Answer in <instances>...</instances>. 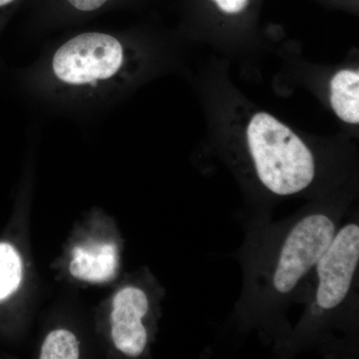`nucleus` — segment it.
<instances>
[{"mask_svg":"<svg viewBox=\"0 0 359 359\" xmlns=\"http://www.w3.org/2000/svg\"><path fill=\"white\" fill-rule=\"evenodd\" d=\"M339 230L332 212L302 215L269 249L257 271L256 289L266 304H278L290 297L314 269Z\"/></svg>","mask_w":359,"mask_h":359,"instance_id":"nucleus-1","label":"nucleus"},{"mask_svg":"<svg viewBox=\"0 0 359 359\" xmlns=\"http://www.w3.org/2000/svg\"><path fill=\"white\" fill-rule=\"evenodd\" d=\"M248 146L262 185L278 197L304 192L316 177V161L304 141L266 113H257L247 129Z\"/></svg>","mask_w":359,"mask_h":359,"instance_id":"nucleus-2","label":"nucleus"},{"mask_svg":"<svg viewBox=\"0 0 359 359\" xmlns=\"http://www.w3.org/2000/svg\"><path fill=\"white\" fill-rule=\"evenodd\" d=\"M359 263V226L355 222L339 228L334 240L314 266L316 292L308 309V323L325 320L351 294Z\"/></svg>","mask_w":359,"mask_h":359,"instance_id":"nucleus-3","label":"nucleus"},{"mask_svg":"<svg viewBox=\"0 0 359 359\" xmlns=\"http://www.w3.org/2000/svg\"><path fill=\"white\" fill-rule=\"evenodd\" d=\"M123 63V47L105 33H83L54 54V74L67 84L82 85L114 76Z\"/></svg>","mask_w":359,"mask_h":359,"instance_id":"nucleus-4","label":"nucleus"},{"mask_svg":"<svg viewBox=\"0 0 359 359\" xmlns=\"http://www.w3.org/2000/svg\"><path fill=\"white\" fill-rule=\"evenodd\" d=\"M148 311V297L138 287H125L116 294L111 313L113 341L126 355H141L147 346L148 332L143 318Z\"/></svg>","mask_w":359,"mask_h":359,"instance_id":"nucleus-5","label":"nucleus"},{"mask_svg":"<svg viewBox=\"0 0 359 359\" xmlns=\"http://www.w3.org/2000/svg\"><path fill=\"white\" fill-rule=\"evenodd\" d=\"M117 248L113 244L76 247L70 263L71 275L91 283L110 280L117 269Z\"/></svg>","mask_w":359,"mask_h":359,"instance_id":"nucleus-6","label":"nucleus"},{"mask_svg":"<svg viewBox=\"0 0 359 359\" xmlns=\"http://www.w3.org/2000/svg\"><path fill=\"white\" fill-rule=\"evenodd\" d=\"M330 103L342 121L359 123V74L356 71L342 70L330 82Z\"/></svg>","mask_w":359,"mask_h":359,"instance_id":"nucleus-7","label":"nucleus"},{"mask_svg":"<svg viewBox=\"0 0 359 359\" xmlns=\"http://www.w3.org/2000/svg\"><path fill=\"white\" fill-rule=\"evenodd\" d=\"M22 264L13 245L0 244V301L7 299L20 287Z\"/></svg>","mask_w":359,"mask_h":359,"instance_id":"nucleus-8","label":"nucleus"},{"mask_svg":"<svg viewBox=\"0 0 359 359\" xmlns=\"http://www.w3.org/2000/svg\"><path fill=\"white\" fill-rule=\"evenodd\" d=\"M42 359H76L79 358V342L68 330H54L42 346Z\"/></svg>","mask_w":359,"mask_h":359,"instance_id":"nucleus-9","label":"nucleus"},{"mask_svg":"<svg viewBox=\"0 0 359 359\" xmlns=\"http://www.w3.org/2000/svg\"><path fill=\"white\" fill-rule=\"evenodd\" d=\"M219 8L226 13H241L247 6L248 0H214Z\"/></svg>","mask_w":359,"mask_h":359,"instance_id":"nucleus-10","label":"nucleus"},{"mask_svg":"<svg viewBox=\"0 0 359 359\" xmlns=\"http://www.w3.org/2000/svg\"><path fill=\"white\" fill-rule=\"evenodd\" d=\"M75 8L82 11H93L100 8L108 0H68Z\"/></svg>","mask_w":359,"mask_h":359,"instance_id":"nucleus-11","label":"nucleus"},{"mask_svg":"<svg viewBox=\"0 0 359 359\" xmlns=\"http://www.w3.org/2000/svg\"><path fill=\"white\" fill-rule=\"evenodd\" d=\"M13 0H0V6H6V4H11Z\"/></svg>","mask_w":359,"mask_h":359,"instance_id":"nucleus-12","label":"nucleus"}]
</instances>
